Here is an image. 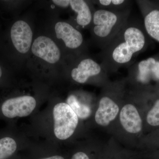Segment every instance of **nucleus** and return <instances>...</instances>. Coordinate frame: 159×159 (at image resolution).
I'll return each mask as SVG.
<instances>
[{
  "mask_svg": "<svg viewBox=\"0 0 159 159\" xmlns=\"http://www.w3.org/2000/svg\"><path fill=\"white\" fill-rule=\"evenodd\" d=\"M145 38L135 22L128 20L125 26L101 51V65L106 71L117 70L130 63L144 48Z\"/></svg>",
  "mask_w": 159,
  "mask_h": 159,
  "instance_id": "1",
  "label": "nucleus"
},
{
  "mask_svg": "<svg viewBox=\"0 0 159 159\" xmlns=\"http://www.w3.org/2000/svg\"><path fill=\"white\" fill-rule=\"evenodd\" d=\"M129 14V8L121 10L100 8L94 10L91 32L99 48L104 49L116 37L128 21Z\"/></svg>",
  "mask_w": 159,
  "mask_h": 159,
  "instance_id": "2",
  "label": "nucleus"
},
{
  "mask_svg": "<svg viewBox=\"0 0 159 159\" xmlns=\"http://www.w3.org/2000/svg\"><path fill=\"white\" fill-rule=\"evenodd\" d=\"M54 134L59 140L69 139L74 134L78 123V118L67 103L60 102L53 109Z\"/></svg>",
  "mask_w": 159,
  "mask_h": 159,
  "instance_id": "3",
  "label": "nucleus"
},
{
  "mask_svg": "<svg viewBox=\"0 0 159 159\" xmlns=\"http://www.w3.org/2000/svg\"><path fill=\"white\" fill-rule=\"evenodd\" d=\"M36 101L34 97L23 96L6 99L2 104L1 111L9 119L28 116L35 108Z\"/></svg>",
  "mask_w": 159,
  "mask_h": 159,
  "instance_id": "4",
  "label": "nucleus"
},
{
  "mask_svg": "<svg viewBox=\"0 0 159 159\" xmlns=\"http://www.w3.org/2000/svg\"><path fill=\"white\" fill-rule=\"evenodd\" d=\"M31 50L34 56L51 64L58 62L61 57L60 50L56 43L44 35L39 36L34 40Z\"/></svg>",
  "mask_w": 159,
  "mask_h": 159,
  "instance_id": "5",
  "label": "nucleus"
},
{
  "mask_svg": "<svg viewBox=\"0 0 159 159\" xmlns=\"http://www.w3.org/2000/svg\"><path fill=\"white\" fill-rule=\"evenodd\" d=\"M11 42L20 53H28L32 46L33 32L31 27L25 21L19 20L12 25L10 31Z\"/></svg>",
  "mask_w": 159,
  "mask_h": 159,
  "instance_id": "6",
  "label": "nucleus"
},
{
  "mask_svg": "<svg viewBox=\"0 0 159 159\" xmlns=\"http://www.w3.org/2000/svg\"><path fill=\"white\" fill-rule=\"evenodd\" d=\"M106 72L101 64L90 57L81 59L76 66L72 69L71 76L76 82L84 84L90 78L99 76Z\"/></svg>",
  "mask_w": 159,
  "mask_h": 159,
  "instance_id": "7",
  "label": "nucleus"
},
{
  "mask_svg": "<svg viewBox=\"0 0 159 159\" xmlns=\"http://www.w3.org/2000/svg\"><path fill=\"white\" fill-rule=\"evenodd\" d=\"M54 29L57 38L62 40L68 48L76 50L82 46L84 39L82 34L71 24L58 22L55 24Z\"/></svg>",
  "mask_w": 159,
  "mask_h": 159,
  "instance_id": "8",
  "label": "nucleus"
},
{
  "mask_svg": "<svg viewBox=\"0 0 159 159\" xmlns=\"http://www.w3.org/2000/svg\"><path fill=\"white\" fill-rule=\"evenodd\" d=\"M119 112V106L115 101L108 97H102L95 114V121L99 125L107 126L115 119Z\"/></svg>",
  "mask_w": 159,
  "mask_h": 159,
  "instance_id": "9",
  "label": "nucleus"
},
{
  "mask_svg": "<svg viewBox=\"0 0 159 159\" xmlns=\"http://www.w3.org/2000/svg\"><path fill=\"white\" fill-rule=\"evenodd\" d=\"M120 121L123 128L129 133L136 134L142 130V119L135 107L132 104H126L122 107Z\"/></svg>",
  "mask_w": 159,
  "mask_h": 159,
  "instance_id": "10",
  "label": "nucleus"
},
{
  "mask_svg": "<svg viewBox=\"0 0 159 159\" xmlns=\"http://www.w3.org/2000/svg\"><path fill=\"white\" fill-rule=\"evenodd\" d=\"M130 70L137 72V78L142 83L148 82L151 79L159 80V61L150 58L142 61L132 66Z\"/></svg>",
  "mask_w": 159,
  "mask_h": 159,
  "instance_id": "11",
  "label": "nucleus"
},
{
  "mask_svg": "<svg viewBox=\"0 0 159 159\" xmlns=\"http://www.w3.org/2000/svg\"><path fill=\"white\" fill-rule=\"evenodd\" d=\"M70 7L76 13L77 25L82 27L90 25L93 12L87 2L83 0H70Z\"/></svg>",
  "mask_w": 159,
  "mask_h": 159,
  "instance_id": "12",
  "label": "nucleus"
},
{
  "mask_svg": "<svg viewBox=\"0 0 159 159\" xmlns=\"http://www.w3.org/2000/svg\"><path fill=\"white\" fill-rule=\"evenodd\" d=\"M144 25L148 34L159 42V10L154 9L146 15Z\"/></svg>",
  "mask_w": 159,
  "mask_h": 159,
  "instance_id": "13",
  "label": "nucleus"
},
{
  "mask_svg": "<svg viewBox=\"0 0 159 159\" xmlns=\"http://www.w3.org/2000/svg\"><path fill=\"white\" fill-rule=\"evenodd\" d=\"M67 103L70 107L78 118L85 119L90 116V107L89 106L81 103L74 95H71L68 97Z\"/></svg>",
  "mask_w": 159,
  "mask_h": 159,
  "instance_id": "14",
  "label": "nucleus"
},
{
  "mask_svg": "<svg viewBox=\"0 0 159 159\" xmlns=\"http://www.w3.org/2000/svg\"><path fill=\"white\" fill-rule=\"evenodd\" d=\"M17 143L13 138L9 136L0 139V159H7L14 153Z\"/></svg>",
  "mask_w": 159,
  "mask_h": 159,
  "instance_id": "15",
  "label": "nucleus"
},
{
  "mask_svg": "<svg viewBox=\"0 0 159 159\" xmlns=\"http://www.w3.org/2000/svg\"><path fill=\"white\" fill-rule=\"evenodd\" d=\"M96 3L100 8L108 10H121L129 8V1L124 0H99Z\"/></svg>",
  "mask_w": 159,
  "mask_h": 159,
  "instance_id": "16",
  "label": "nucleus"
},
{
  "mask_svg": "<svg viewBox=\"0 0 159 159\" xmlns=\"http://www.w3.org/2000/svg\"><path fill=\"white\" fill-rule=\"evenodd\" d=\"M147 121L152 126L159 125V99L157 100L152 108L148 112Z\"/></svg>",
  "mask_w": 159,
  "mask_h": 159,
  "instance_id": "17",
  "label": "nucleus"
},
{
  "mask_svg": "<svg viewBox=\"0 0 159 159\" xmlns=\"http://www.w3.org/2000/svg\"><path fill=\"white\" fill-rule=\"evenodd\" d=\"M54 4L59 7L67 8L70 6V0H53Z\"/></svg>",
  "mask_w": 159,
  "mask_h": 159,
  "instance_id": "18",
  "label": "nucleus"
},
{
  "mask_svg": "<svg viewBox=\"0 0 159 159\" xmlns=\"http://www.w3.org/2000/svg\"><path fill=\"white\" fill-rule=\"evenodd\" d=\"M71 159H90L86 154L82 152H79L74 154Z\"/></svg>",
  "mask_w": 159,
  "mask_h": 159,
  "instance_id": "19",
  "label": "nucleus"
},
{
  "mask_svg": "<svg viewBox=\"0 0 159 159\" xmlns=\"http://www.w3.org/2000/svg\"><path fill=\"white\" fill-rule=\"evenodd\" d=\"M42 159H65L63 157L59 156H54L49 157L46 158H43Z\"/></svg>",
  "mask_w": 159,
  "mask_h": 159,
  "instance_id": "20",
  "label": "nucleus"
},
{
  "mask_svg": "<svg viewBox=\"0 0 159 159\" xmlns=\"http://www.w3.org/2000/svg\"><path fill=\"white\" fill-rule=\"evenodd\" d=\"M2 69H1V67H0V78L2 77Z\"/></svg>",
  "mask_w": 159,
  "mask_h": 159,
  "instance_id": "21",
  "label": "nucleus"
}]
</instances>
